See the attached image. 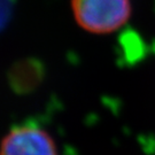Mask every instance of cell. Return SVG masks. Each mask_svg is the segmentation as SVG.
<instances>
[{
    "mask_svg": "<svg viewBox=\"0 0 155 155\" xmlns=\"http://www.w3.org/2000/svg\"><path fill=\"white\" fill-rule=\"evenodd\" d=\"M74 18L94 35H108L123 27L131 16L130 0H70Z\"/></svg>",
    "mask_w": 155,
    "mask_h": 155,
    "instance_id": "6da1fadb",
    "label": "cell"
},
{
    "mask_svg": "<svg viewBox=\"0 0 155 155\" xmlns=\"http://www.w3.org/2000/svg\"><path fill=\"white\" fill-rule=\"evenodd\" d=\"M1 155H58L48 133L33 125H21L11 130L2 140Z\"/></svg>",
    "mask_w": 155,
    "mask_h": 155,
    "instance_id": "7a4b0ae2",
    "label": "cell"
}]
</instances>
